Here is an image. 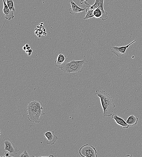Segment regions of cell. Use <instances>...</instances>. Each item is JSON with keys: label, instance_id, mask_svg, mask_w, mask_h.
<instances>
[{"label": "cell", "instance_id": "52a82bcc", "mask_svg": "<svg viewBox=\"0 0 142 157\" xmlns=\"http://www.w3.org/2000/svg\"><path fill=\"white\" fill-rule=\"evenodd\" d=\"M94 4L93 5L95 9L98 8L101 10L102 12V15L101 18L103 21L107 20L108 18V13L105 11L104 8V0H93Z\"/></svg>", "mask_w": 142, "mask_h": 157}, {"label": "cell", "instance_id": "3957f363", "mask_svg": "<svg viewBox=\"0 0 142 157\" xmlns=\"http://www.w3.org/2000/svg\"><path fill=\"white\" fill-rule=\"evenodd\" d=\"M88 63L86 59L75 60H72L68 62H65L61 68V70L68 73L81 72Z\"/></svg>", "mask_w": 142, "mask_h": 157}, {"label": "cell", "instance_id": "ba28073f", "mask_svg": "<svg viewBox=\"0 0 142 157\" xmlns=\"http://www.w3.org/2000/svg\"><path fill=\"white\" fill-rule=\"evenodd\" d=\"M44 136L47 139V143L49 145L54 144L58 139V137L56 136L53 131H49L44 134Z\"/></svg>", "mask_w": 142, "mask_h": 157}, {"label": "cell", "instance_id": "2e32d148", "mask_svg": "<svg viewBox=\"0 0 142 157\" xmlns=\"http://www.w3.org/2000/svg\"><path fill=\"white\" fill-rule=\"evenodd\" d=\"M7 2V5L11 11H15L14 6V0H6Z\"/></svg>", "mask_w": 142, "mask_h": 157}, {"label": "cell", "instance_id": "8992f818", "mask_svg": "<svg viewBox=\"0 0 142 157\" xmlns=\"http://www.w3.org/2000/svg\"><path fill=\"white\" fill-rule=\"evenodd\" d=\"M135 40L129 44L122 46H112L111 49V51L112 53H114L117 56L120 57L126 54L125 52L127 49L132 44L136 41Z\"/></svg>", "mask_w": 142, "mask_h": 157}, {"label": "cell", "instance_id": "7a4b0ae2", "mask_svg": "<svg viewBox=\"0 0 142 157\" xmlns=\"http://www.w3.org/2000/svg\"><path fill=\"white\" fill-rule=\"evenodd\" d=\"M42 103L40 101L33 100L29 102L27 107L28 118L31 122L35 123L40 122V117L45 113L42 110Z\"/></svg>", "mask_w": 142, "mask_h": 157}, {"label": "cell", "instance_id": "277c9868", "mask_svg": "<svg viewBox=\"0 0 142 157\" xmlns=\"http://www.w3.org/2000/svg\"><path fill=\"white\" fill-rule=\"evenodd\" d=\"M79 153L82 157H97V151L96 148L91 145L86 144L79 149Z\"/></svg>", "mask_w": 142, "mask_h": 157}, {"label": "cell", "instance_id": "ac0fdd59", "mask_svg": "<svg viewBox=\"0 0 142 157\" xmlns=\"http://www.w3.org/2000/svg\"><path fill=\"white\" fill-rule=\"evenodd\" d=\"M10 153L9 152H5V153L4 154V156H1V157H12L11 156H10L9 155V153Z\"/></svg>", "mask_w": 142, "mask_h": 157}, {"label": "cell", "instance_id": "5b68a950", "mask_svg": "<svg viewBox=\"0 0 142 157\" xmlns=\"http://www.w3.org/2000/svg\"><path fill=\"white\" fill-rule=\"evenodd\" d=\"M3 142L5 144L4 150L9 152L12 157L18 154V149L10 139L8 137L5 138L3 139Z\"/></svg>", "mask_w": 142, "mask_h": 157}, {"label": "cell", "instance_id": "e0dca14e", "mask_svg": "<svg viewBox=\"0 0 142 157\" xmlns=\"http://www.w3.org/2000/svg\"><path fill=\"white\" fill-rule=\"evenodd\" d=\"M20 157H30L29 155L25 149L23 152L21 153L19 156Z\"/></svg>", "mask_w": 142, "mask_h": 157}, {"label": "cell", "instance_id": "7402d4cb", "mask_svg": "<svg viewBox=\"0 0 142 157\" xmlns=\"http://www.w3.org/2000/svg\"><path fill=\"white\" fill-rule=\"evenodd\" d=\"M31 49V47L29 46H28V47H27V49L26 50H28L30 49Z\"/></svg>", "mask_w": 142, "mask_h": 157}, {"label": "cell", "instance_id": "44dd1931", "mask_svg": "<svg viewBox=\"0 0 142 157\" xmlns=\"http://www.w3.org/2000/svg\"><path fill=\"white\" fill-rule=\"evenodd\" d=\"M23 49L24 50H26L27 49V47L25 46L23 47Z\"/></svg>", "mask_w": 142, "mask_h": 157}, {"label": "cell", "instance_id": "ffe728a7", "mask_svg": "<svg viewBox=\"0 0 142 157\" xmlns=\"http://www.w3.org/2000/svg\"><path fill=\"white\" fill-rule=\"evenodd\" d=\"M32 50L31 49H30L28 50V53H27L28 55V56H30L31 55V53H32Z\"/></svg>", "mask_w": 142, "mask_h": 157}, {"label": "cell", "instance_id": "7c38bea8", "mask_svg": "<svg viewBox=\"0 0 142 157\" xmlns=\"http://www.w3.org/2000/svg\"><path fill=\"white\" fill-rule=\"evenodd\" d=\"M68 59V58L66 55L59 52L55 62V65L56 66L61 68Z\"/></svg>", "mask_w": 142, "mask_h": 157}, {"label": "cell", "instance_id": "8fae6325", "mask_svg": "<svg viewBox=\"0 0 142 157\" xmlns=\"http://www.w3.org/2000/svg\"><path fill=\"white\" fill-rule=\"evenodd\" d=\"M111 116L112 118L114 119L116 123L122 126L124 128H127L130 127L123 118L118 116L116 114H113Z\"/></svg>", "mask_w": 142, "mask_h": 157}, {"label": "cell", "instance_id": "30bf717a", "mask_svg": "<svg viewBox=\"0 0 142 157\" xmlns=\"http://www.w3.org/2000/svg\"><path fill=\"white\" fill-rule=\"evenodd\" d=\"M4 5V7L3 9L4 15L5 16V18L9 20L13 19L14 18V11H11L5 2V0H3Z\"/></svg>", "mask_w": 142, "mask_h": 157}, {"label": "cell", "instance_id": "4fadbf2b", "mask_svg": "<svg viewBox=\"0 0 142 157\" xmlns=\"http://www.w3.org/2000/svg\"><path fill=\"white\" fill-rule=\"evenodd\" d=\"M138 121V117L133 115H132L128 117L126 122L130 126H132L136 125Z\"/></svg>", "mask_w": 142, "mask_h": 157}, {"label": "cell", "instance_id": "603a6c76", "mask_svg": "<svg viewBox=\"0 0 142 157\" xmlns=\"http://www.w3.org/2000/svg\"><path fill=\"white\" fill-rule=\"evenodd\" d=\"M26 47H28L29 46V45L28 44H26L25 45Z\"/></svg>", "mask_w": 142, "mask_h": 157}, {"label": "cell", "instance_id": "d6986e66", "mask_svg": "<svg viewBox=\"0 0 142 157\" xmlns=\"http://www.w3.org/2000/svg\"><path fill=\"white\" fill-rule=\"evenodd\" d=\"M88 0H81L80 1V3L81 4H82L85 2H87Z\"/></svg>", "mask_w": 142, "mask_h": 157}, {"label": "cell", "instance_id": "9a60e30c", "mask_svg": "<svg viewBox=\"0 0 142 157\" xmlns=\"http://www.w3.org/2000/svg\"><path fill=\"white\" fill-rule=\"evenodd\" d=\"M102 11L98 8H95L94 11V17L96 18H101L102 16Z\"/></svg>", "mask_w": 142, "mask_h": 157}, {"label": "cell", "instance_id": "6da1fadb", "mask_svg": "<svg viewBox=\"0 0 142 157\" xmlns=\"http://www.w3.org/2000/svg\"><path fill=\"white\" fill-rule=\"evenodd\" d=\"M95 94L100 98L103 111V115L105 117L111 116L116 106L112 97L105 91L99 89L96 90Z\"/></svg>", "mask_w": 142, "mask_h": 157}, {"label": "cell", "instance_id": "5bb4252c", "mask_svg": "<svg viewBox=\"0 0 142 157\" xmlns=\"http://www.w3.org/2000/svg\"><path fill=\"white\" fill-rule=\"evenodd\" d=\"M94 10L86 9V15L83 18L84 20H87L94 17Z\"/></svg>", "mask_w": 142, "mask_h": 157}, {"label": "cell", "instance_id": "9c48e42d", "mask_svg": "<svg viewBox=\"0 0 142 157\" xmlns=\"http://www.w3.org/2000/svg\"><path fill=\"white\" fill-rule=\"evenodd\" d=\"M69 2L71 7L69 9L68 11L69 13L72 15H76L78 13L82 12L86 9V8L79 7L71 0Z\"/></svg>", "mask_w": 142, "mask_h": 157}]
</instances>
